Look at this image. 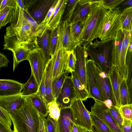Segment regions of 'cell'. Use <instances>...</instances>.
<instances>
[{"label": "cell", "mask_w": 132, "mask_h": 132, "mask_svg": "<svg viewBox=\"0 0 132 132\" xmlns=\"http://www.w3.org/2000/svg\"><path fill=\"white\" fill-rule=\"evenodd\" d=\"M108 108L110 114L122 131L123 119L119 111V108L111 105Z\"/></svg>", "instance_id": "f35d334b"}, {"label": "cell", "mask_w": 132, "mask_h": 132, "mask_svg": "<svg viewBox=\"0 0 132 132\" xmlns=\"http://www.w3.org/2000/svg\"><path fill=\"white\" fill-rule=\"evenodd\" d=\"M109 76L113 94L116 102V106L119 108L121 106L120 86L123 78L117 68L113 65Z\"/></svg>", "instance_id": "7402d4cb"}, {"label": "cell", "mask_w": 132, "mask_h": 132, "mask_svg": "<svg viewBox=\"0 0 132 132\" xmlns=\"http://www.w3.org/2000/svg\"><path fill=\"white\" fill-rule=\"evenodd\" d=\"M68 0H59L47 25L51 31L57 28L60 22Z\"/></svg>", "instance_id": "603a6c76"}, {"label": "cell", "mask_w": 132, "mask_h": 132, "mask_svg": "<svg viewBox=\"0 0 132 132\" xmlns=\"http://www.w3.org/2000/svg\"><path fill=\"white\" fill-rule=\"evenodd\" d=\"M68 52L60 45L58 44L57 49L52 59V87L62 74L65 71L68 56Z\"/></svg>", "instance_id": "4fadbf2b"}, {"label": "cell", "mask_w": 132, "mask_h": 132, "mask_svg": "<svg viewBox=\"0 0 132 132\" xmlns=\"http://www.w3.org/2000/svg\"><path fill=\"white\" fill-rule=\"evenodd\" d=\"M121 105L130 104L126 79H123L121 82L120 89Z\"/></svg>", "instance_id": "d590c367"}, {"label": "cell", "mask_w": 132, "mask_h": 132, "mask_svg": "<svg viewBox=\"0 0 132 132\" xmlns=\"http://www.w3.org/2000/svg\"><path fill=\"white\" fill-rule=\"evenodd\" d=\"M55 0H23L27 11L38 25L43 20Z\"/></svg>", "instance_id": "9c48e42d"}, {"label": "cell", "mask_w": 132, "mask_h": 132, "mask_svg": "<svg viewBox=\"0 0 132 132\" xmlns=\"http://www.w3.org/2000/svg\"><path fill=\"white\" fill-rule=\"evenodd\" d=\"M95 1V0H79L69 24L78 21H85Z\"/></svg>", "instance_id": "d6986e66"}, {"label": "cell", "mask_w": 132, "mask_h": 132, "mask_svg": "<svg viewBox=\"0 0 132 132\" xmlns=\"http://www.w3.org/2000/svg\"><path fill=\"white\" fill-rule=\"evenodd\" d=\"M94 72L98 86L108 108L116 106V102L113 94L109 74L102 71L94 63Z\"/></svg>", "instance_id": "ba28073f"}, {"label": "cell", "mask_w": 132, "mask_h": 132, "mask_svg": "<svg viewBox=\"0 0 132 132\" xmlns=\"http://www.w3.org/2000/svg\"><path fill=\"white\" fill-rule=\"evenodd\" d=\"M39 87L34 76L31 73L29 78L26 83L23 84V90L21 94L24 97L35 94L37 93Z\"/></svg>", "instance_id": "f1b7e54d"}, {"label": "cell", "mask_w": 132, "mask_h": 132, "mask_svg": "<svg viewBox=\"0 0 132 132\" xmlns=\"http://www.w3.org/2000/svg\"><path fill=\"white\" fill-rule=\"evenodd\" d=\"M24 104L10 116L13 132H38L39 113L31 102L25 97Z\"/></svg>", "instance_id": "7a4b0ae2"}, {"label": "cell", "mask_w": 132, "mask_h": 132, "mask_svg": "<svg viewBox=\"0 0 132 132\" xmlns=\"http://www.w3.org/2000/svg\"><path fill=\"white\" fill-rule=\"evenodd\" d=\"M2 1V0H0V7L1 5V3Z\"/></svg>", "instance_id": "9f6ffc18"}, {"label": "cell", "mask_w": 132, "mask_h": 132, "mask_svg": "<svg viewBox=\"0 0 132 132\" xmlns=\"http://www.w3.org/2000/svg\"><path fill=\"white\" fill-rule=\"evenodd\" d=\"M46 122L48 132H58L57 121L48 115L46 118Z\"/></svg>", "instance_id": "b9f144b4"}, {"label": "cell", "mask_w": 132, "mask_h": 132, "mask_svg": "<svg viewBox=\"0 0 132 132\" xmlns=\"http://www.w3.org/2000/svg\"><path fill=\"white\" fill-rule=\"evenodd\" d=\"M122 132H132V119L123 117Z\"/></svg>", "instance_id": "681fc988"}, {"label": "cell", "mask_w": 132, "mask_h": 132, "mask_svg": "<svg viewBox=\"0 0 132 132\" xmlns=\"http://www.w3.org/2000/svg\"><path fill=\"white\" fill-rule=\"evenodd\" d=\"M92 123V132H114L104 122L89 111Z\"/></svg>", "instance_id": "f546056e"}, {"label": "cell", "mask_w": 132, "mask_h": 132, "mask_svg": "<svg viewBox=\"0 0 132 132\" xmlns=\"http://www.w3.org/2000/svg\"><path fill=\"white\" fill-rule=\"evenodd\" d=\"M94 63L91 59H87L86 64V77L87 90L91 98L104 103L103 98L97 86L94 72Z\"/></svg>", "instance_id": "5bb4252c"}, {"label": "cell", "mask_w": 132, "mask_h": 132, "mask_svg": "<svg viewBox=\"0 0 132 132\" xmlns=\"http://www.w3.org/2000/svg\"><path fill=\"white\" fill-rule=\"evenodd\" d=\"M86 128L74 124L72 127L71 132H88Z\"/></svg>", "instance_id": "db71d44e"}, {"label": "cell", "mask_w": 132, "mask_h": 132, "mask_svg": "<svg viewBox=\"0 0 132 132\" xmlns=\"http://www.w3.org/2000/svg\"><path fill=\"white\" fill-rule=\"evenodd\" d=\"M37 38L22 43H15L4 40V49L12 51L13 54V71L21 62L26 60L30 51L34 48L39 47Z\"/></svg>", "instance_id": "52a82bcc"}, {"label": "cell", "mask_w": 132, "mask_h": 132, "mask_svg": "<svg viewBox=\"0 0 132 132\" xmlns=\"http://www.w3.org/2000/svg\"><path fill=\"white\" fill-rule=\"evenodd\" d=\"M124 0H101L102 4L108 9L116 8Z\"/></svg>", "instance_id": "ee69618b"}, {"label": "cell", "mask_w": 132, "mask_h": 132, "mask_svg": "<svg viewBox=\"0 0 132 132\" xmlns=\"http://www.w3.org/2000/svg\"><path fill=\"white\" fill-rule=\"evenodd\" d=\"M120 18L121 30L132 32V6L126 9L121 13Z\"/></svg>", "instance_id": "4dcf8cb0"}, {"label": "cell", "mask_w": 132, "mask_h": 132, "mask_svg": "<svg viewBox=\"0 0 132 132\" xmlns=\"http://www.w3.org/2000/svg\"><path fill=\"white\" fill-rule=\"evenodd\" d=\"M45 71L44 74L42 78L40 85L39 86L38 91L37 93V95L41 97L45 101L46 95V90L45 84Z\"/></svg>", "instance_id": "bcb514c9"}, {"label": "cell", "mask_w": 132, "mask_h": 132, "mask_svg": "<svg viewBox=\"0 0 132 132\" xmlns=\"http://www.w3.org/2000/svg\"><path fill=\"white\" fill-rule=\"evenodd\" d=\"M68 73L65 71L57 80L54 86L52 87V93L54 99L58 96L65 79L68 77Z\"/></svg>", "instance_id": "8d00e7d4"}, {"label": "cell", "mask_w": 132, "mask_h": 132, "mask_svg": "<svg viewBox=\"0 0 132 132\" xmlns=\"http://www.w3.org/2000/svg\"><path fill=\"white\" fill-rule=\"evenodd\" d=\"M39 124L38 132H48L45 117L39 113Z\"/></svg>", "instance_id": "7dc6e473"}, {"label": "cell", "mask_w": 132, "mask_h": 132, "mask_svg": "<svg viewBox=\"0 0 132 132\" xmlns=\"http://www.w3.org/2000/svg\"><path fill=\"white\" fill-rule=\"evenodd\" d=\"M59 35L57 28L51 31L49 37V50L51 57H53L57 48Z\"/></svg>", "instance_id": "d6a6232c"}, {"label": "cell", "mask_w": 132, "mask_h": 132, "mask_svg": "<svg viewBox=\"0 0 132 132\" xmlns=\"http://www.w3.org/2000/svg\"><path fill=\"white\" fill-rule=\"evenodd\" d=\"M0 119L9 128L11 129L12 122L10 116L6 111L0 107Z\"/></svg>", "instance_id": "f6af8a7d"}, {"label": "cell", "mask_w": 132, "mask_h": 132, "mask_svg": "<svg viewBox=\"0 0 132 132\" xmlns=\"http://www.w3.org/2000/svg\"><path fill=\"white\" fill-rule=\"evenodd\" d=\"M30 65L31 73L34 76L39 86L45 73L46 64L40 52L36 47L31 50L27 59Z\"/></svg>", "instance_id": "8fae6325"}, {"label": "cell", "mask_w": 132, "mask_h": 132, "mask_svg": "<svg viewBox=\"0 0 132 132\" xmlns=\"http://www.w3.org/2000/svg\"><path fill=\"white\" fill-rule=\"evenodd\" d=\"M84 21H80L69 24L71 34L79 44V39L84 28Z\"/></svg>", "instance_id": "836d02e7"}, {"label": "cell", "mask_w": 132, "mask_h": 132, "mask_svg": "<svg viewBox=\"0 0 132 132\" xmlns=\"http://www.w3.org/2000/svg\"><path fill=\"white\" fill-rule=\"evenodd\" d=\"M1 28H0V30Z\"/></svg>", "instance_id": "6f0895ef"}, {"label": "cell", "mask_w": 132, "mask_h": 132, "mask_svg": "<svg viewBox=\"0 0 132 132\" xmlns=\"http://www.w3.org/2000/svg\"><path fill=\"white\" fill-rule=\"evenodd\" d=\"M15 9L6 6L0 11V28L11 23Z\"/></svg>", "instance_id": "1f68e13d"}, {"label": "cell", "mask_w": 132, "mask_h": 132, "mask_svg": "<svg viewBox=\"0 0 132 132\" xmlns=\"http://www.w3.org/2000/svg\"><path fill=\"white\" fill-rule=\"evenodd\" d=\"M71 74V77L77 94V98L85 101L88 98H91L89 93L83 86L75 72H72Z\"/></svg>", "instance_id": "83f0119b"}, {"label": "cell", "mask_w": 132, "mask_h": 132, "mask_svg": "<svg viewBox=\"0 0 132 132\" xmlns=\"http://www.w3.org/2000/svg\"><path fill=\"white\" fill-rule=\"evenodd\" d=\"M76 62V58L74 50L68 51L65 71L71 73L75 71Z\"/></svg>", "instance_id": "74e56055"}, {"label": "cell", "mask_w": 132, "mask_h": 132, "mask_svg": "<svg viewBox=\"0 0 132 132\" xmlns=\"http://www.w3.org/2000/svg\"><path fill=\"white\" fill-rule=\"evenodd\" d=\"M119 111L122 117L132 119V104L121 105L119 108Z\"/></svg>", "instance_id": "60d3db41"}, {"label": "cell", "mask_w": 132, "mask_h": 132, "mask_svg": "<svg viewBox=\"0 0 132 132\" xmlns=\"http://www.w3.org/2000/svg\"><path fill=\"white\" fill-rule=\"evenodd\" d=\"M48 115L51 118L57 121L60 116V109L55 100L47 105Z\"/></svg>", "instance_id": "ab89813d"}, {"label": "cell", "mask_w": 132, "mask_h": 132, "mask_svg": "<svg viewBox=\"0 0 132 132\" xmlns=\"http://www.w3.org/2000/svg\"><path fill=\"white\" fill-rule=\"evenodd\" d=\"M23 84L14 80L0 79V97L20 94Z\"/></svg>", "instance_id": "44dd1931"}, {"label": "cell", "mask_w": 132, "mask_h": 132, "mask_svg": "<svg viewBox=\"0 0 132 132\" xmlns=\"http://www.w3.org/2000/svg\"><path fill=\"white\" fill-rule=\"evenodd\" d=\"M94 104L91 107V111L106 124L114 132H122L120 127L110 114L104 103L94 100Z\"/></svg>", "instance_id": "2e32d148"}, {"label": "cell", "mask_w": 132, "mask_h": 132, "mask_svg": "<svg viewBox=\"0 0 132 132\" xmlns=\"http://www.w3.org/2000/svg\"><path fill=\"white\" fill-rule=\"evenodd\" d=\"M74 51L76 58L75 71L83 86L87 90L86 64L88 55L86 48L79 44L76 47Z\"/></svg>", "instance_id": "9a60e30c"}, {"label": "cell", "mask_w": 132, "mask_h": 132, "mask_svg": "<svg viewBox=\"0 0 132 132\" xmlns=\"http://www.w3.org/2000/svg\"><path fill=\"white\" fill-rule=\"evenodd\" d=\"M25 100L21 94L9 96L0 97V107L10 116L16 110L21 108Z\"/></svg>", "instance_id": "ac0fdd59"}, {"label": "cell", "mask_w": 132, "mask_h": 132, "mask_svg": "<svg viewBox=\"0 0 132 132\" xmlns=\"http://www.w3.org/2000/svg\"><path fill=\"white\" fill-rule=\"evenodd\" d=\"M57 123L58 132H71L74 123L73 111L70 107L60 109Z\"/></svg>", "instance_id": "ffe728a7"}, {"label": "cell", "mask_w": 132, "mask_h": 132, "mask_svg": "<svg viewBox=\"0 0 132 132\" xmlns=\"http://www.w3.org/2000/svg\"><path fill=\"white\" fill-rule=\"evenodd\" d=\"M18 6L22 9H24L23 1L22 0H16Z\"/></svg>", "instance_id": "11a10c76"}, {"label": "cell", "mask_w": 132, "mask_h": 132, "mask_svg": "<svg viewBox=\"0 0 132 132\" xmlns=\"http://www.w3.org/2000/svg\"><path fill=\"white\" fill-rule=\"evenodd\" d=\"M114 45L113 38L101 41L96 39L94 42L89 43L86 48L88 55L95 64L102 71L108 74L113 65L112 55Z\"/></svg>", "instance_id": "277c9868"}, {"label": "cell", "mask_w": 132, "mask_h": 132, "mask_svg": "<svg viewBox=\"0 0 132 132\" xmlns=\"http://www.w3.org/2000/svg\"><path fill=\"white\" fill-rule=\"evenodd\" d=\"M70 25L67 21H61L57 28L59 39L58 44L68 51L74 50L79 44L71 35Z\"/></svg>", "instance_id": "e0dca14e"}, {"label": "cell", "mask_w": 132, "mask_h": 132, "mask_svg": "<svg viewBox=\"0 0 132 132\" xmlns=\"http://www.w3.org/2000/svg\"><path fill=\"white\" fill-rule=\"evenodd\" d=\"M4 38L15 43H22L38 37L31 25L24 17L22 9H15L10 25L6 29Z\"/></svg>", "instance_id": "6da1fadb"}, {"label": "cell", "mask_w": 132, "mask_h": 132, "mask_svg": "<svg viewBox=\"0 0 132 132\" xmlns=\"http://www.w3.org/2000/svg\"><path fill=\"white\" fill-rule=\"evenodd\" d=\"M75 98H77V93L71 77H68L65 80L55 101L61 109L70 107Z\"/></svg>", "instance_id": "7c38bea8"}, {"label": "cell", "mask_w": 132, "mask_h": 132, "mask_svg": "<svg viewBox=\"0 0 132 132\" xmlns=\"http://www.w3.org/2000/svg\"><path fill=\"white\" fill-rule=\"evenodd\" d=\"M132 6V0H124L117 8L121 13L126 9Z\"/></svg>", "instance_id": "f907efd6"}, {"label": "cell", "mask_w": 132, "mask_h": 132, "mask_svg": "<svg viewBox=\"0 0 132 132\" xmlns=\"http://www.w3.org/2000/svg\"><path fill=\"white\" fill-rule=\"evenodd\" d=\"M53 65L52 59L51 58L46 64L45 70V84L46 92L45 101L47 105L55 100L52 93Z\"/></svg>", "instance_id": "cb8c5ba5"}, {"label": "cell", "mask_w": 132, "mask_h": 132, "mask_svg": "<svg viewBox=\"0 0 132 132\" xmlns=\"http://www.w3.org/2000/svg\"><path fill=\"white\" fill-rule=\"evenodd\" d=\"M109 10L101 0H95L85 20L79 39V44L86 48L90 43L98 38V35L105 13Z\"/></svg>", "instance_id": "3957f363"}, {"label": "cell", "mask_w": 132, "mask_h": 132, "mask_svg": "<svg viewBox=\"0 0 132 132\" xmlns=\"http://www.w3.org/2000/svg\"><path fill=\"white\" fill-rule=\"evenodd\" d=\"M114 45L112 62L122 78L126 80L127 70L126 64V55L130 41L132 32L120 29L114 38Z\"/></svg>", "instance_id": "5b68a950"}, {"label": "cell", "mask_w": 132, "mask_h": 132, "mask_svg": "<svg viewBox=\"0 0 132 132\" xmlns=\"http://www.w3.org/2000/svg\"><path fill=\"white\" fill-rule=\"evenodd\" d=\"M32 103L38 113L45 117L48 114L47 105L45 101L37 94L24 97Z\"/></svg>", "instance_id": "4316f807"}, {"label": "cell", "mask_w": 132, "mask_h": 132, "mask_svg": "<svg viewBox=\"0 0 132 132\" xmlns=\"http://www.w3.org/2000/svg\"><path fill=\"white\" fill-rule=\"evenodd\" d=\"M50 31L47 30L38 38V43L39 44L40 52L46 64L51 57L49 50Z\"/></svg>", "instance_id": "484cf974"}, {"label": "cell", "mask_w": 132, "mask_h": 132, "mask_svg": "<svg viewBox=\"0 0 132 132\" xmlns=\"http://www.w3.org/2000/svg\"><path fill=\"white\" fill-rule=\"evenodd\" d=\"M70 107L73 111L74 124L91 132L92 123L89 111L86 109L82 101L80 99L75 98Z\"/></svg>", "instance_id": "30bf717a"}, {"label": "cell", "mask_w": 132, "mask_h": 132, "mask_svg": "<svg viewBox=\"0 0 132 132\" xmlns=\"http://www.w3.org/2000/svg\"><path fill=\"white\" fill-rule=\"evenodd\" d=\"M78 0H68L61 21H67L69 23Z\"/></svg>", "instance_id": "e575fe53"}, {"label": "cell", "mask_w": 132, "mask_h": 132, "mask_svg": "<svg viewBox=\"0 0 132 132\" xmlns=\"http://www.w3.org/2000/svg\"><path fill=\"white\" fill-rule=\"evenodd\" d=\"M132 41L129 44L126 55V64L127 70L126 83L130 102L132 103Z\"/></svg>", "instance_id": "d4e9b609"}, {"label": "cell", "mask_w": 132, "mask_h": 132, "mask_svg": "<svg viewBox=\"0 0 132 132\" xmlns=\"http://www.w3.org/2000/svg\"><path fill=\"white\" fill-rule=\"evenodd\" d=\"M9 62L6 56L0 53V70L2 67H7Z\"/></svg>", "instance_id": "816d5d0a"}, {"label": "cell", "mask_w": 132, "mask_h": 132, "mask_svg": "<svg viewBox=\"0 0 132 132\" xmlns=\"http://www.w3.org/2000/svg\"><path fill=\"white\" fill-rule=\"evenodd\" d=\"M121 13L116 8L109 9L105 13L98 35V38L103 41L114 38L121 29Z\"/></svg>", "instance_id": "8992f818"}, {"label": "cell", "mask_w": 132, "mask_h": 132, "mask_svg": "<svg viewBox=\"0 0 132 132\" xmlns=\"http://www.w3.org/2000/svg\"><path fill=\"white\" fill-rule=\"evenodd\" d=\"M0 132H13L0 119Z\"/></svg>", "instance_id": "f5cc1de1"}, {"label": "cell", "mask_w": 132, "mask_h": 132, "mask_svg": "<svg viewBox=\"0 0 132 132\" xmlns=\"http://www.w3.org/2000/svg\"><path fill=\"white\" fill-rule=\"evenodd\" d=\"M22 10L24 17L31 25L35 31L36 32L38 35V37H39V35L37 30L38 25L30 15L27 9H22Z\"/></svg>", "instance_id": "7bdbcfd3"}, {"label": "cell", "mask_w": 132, "mask_h": 132, "mask_svg": "<svg viewBox=\"0 0 132 132\" xmlns=\"http://www.w3.org/2000/svg\"><path fill=\"white\" fill-rule=\"evenodd\" d=\"M17 6L16 0H2L0 7V11L6 6L12 7L15 9Z\"/></svg>", "instance_id": "c3c4849f"}]
</instances>
